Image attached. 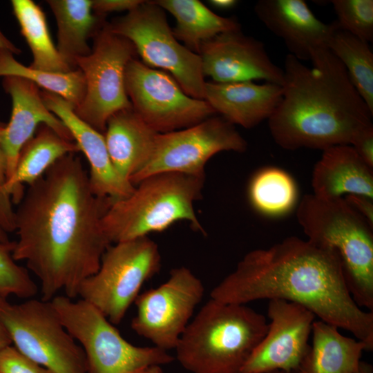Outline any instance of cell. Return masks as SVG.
Here are the masks:
<instances>
[{
	"mask_svg": "<svg viewBox=\"0 0 373 373\" xmlns=\"http://www.w3.org/2000/svg\"><path fill=\"white\" fill-rule=\"evenodd\" d=\"M13 14L32 54L30 68L51 73L73 70L55 46L42 9L32 0H12Z\"/></svg>",
	"mask_w": 373,
	"mask_h": 373,
	"instance_id": "cell-27",
	"label": "cell"
},
{
	"mask_svg": "<svg viewBox=\"0 0 373 373\" xmlns=\"http://www.w3.org/2000/svg\"><path fill=\"white\" fill-rule=\"evenodd\" d=\"M345 202L373 227V199L365 195L350 194L343 197Z\"/></svg>",
	"mask_w": 373,
	"mask_h": 373,
	"instance_id": "cell-37",
	"label": "cell"
},
{
	"mask_svg": "<svg viewBox=\"0 0 373 373\" xmlns=\"http://www.w3.org/2000/svg\"><path fill=\"white\" fill-rule=\"evenodd\" d=\"M79 151L75 141L61 137L46 124H41L22 147L13 174L1 189V200L12 207L11 196L16 202L20 201L23 195V184H32L58 160Z\"/></svg>",
	"mask_w": 373,
	"mask_h": 373,
	"instance_id": "cell-23",
	"label": "cell"
},
{
	"mask_svg": "<svg viewBox=\"0 0 373 373\" xmlns=\"http://www.w3.org/2000/svg\"><path fill=\"white\" fill-rule=\"evenodd\" d=\"M104 133L106 148L114 169L122 180L131 183V179L150 159L157 133L131 107L111 115L107 121Z\"/></svg>",
	"mask_w": 373,
	"mask_h": 373,
	"instance_id": "cell-22",
	"label": "cell"
},
{
	"mask_svg": "<svg viewBox=\"0 0 373 373\" xmlns=\"http://www.w3.org/2000/svg\"><path fill=\"white\" fill-rule=\"evenodd\" d=\"M14 242H0V298L14 295L22 298H32L38 288L28 270L14 260L12 251Z\"/></svg>",
	"mask_w": 373,
	"mask_h": 373,
	"instance_id": "cell-31",
	"label": "cell"
},
{
	"mask_svg": "<svg viewBox=\"0 0 373 373\" xmlns=\"http://www.w3.org/2000/svg\"><path fill=\"white\" fill-rule=\"evenodd\" d=\"M93 38L91 52L75 61L76 68L85 79L86 93L74 111L102 133L111 115L132 107L125 89L124 73L137 52L132 42L113 32L108 22Z\"/></svg>",
	"mask_w": 373,
	"mask_h": 373,
	"instance_id": "cell-11",
	"label": "cell"
},
{
	"mask_svg": "<svg viewBox=\"0 0 373 373\" xmlns=\"http://www.w3.org/2000/svg\"><path fill=\"white\" fill-rule=\"evenodd\" d=\"M57 27V49L73 69L75 61L91 52L88 41L106 22L104 15L95 14L92 0H48Z\"/></svg>",
	"mask_w": 373,
	"mask_h": 373,
	"instance_id": "cell-24",
	"label": "cell"
},
{
	"mask_svg": "<svg viewBox=\"0 0 373 373\" xmlns=\"http://www.w3.org/2000/svg\"><path fill=\"white\" fill-rule=\"evenodd\" d=\"M6 50L14 55H19L21 50L9 40L0 30V50Z\"/></svg>",
	"mask_w": 373,
	"mask_h": 373,
	"instance_id": "cell-38",
	"label": "cell"
},
{
	"mask_svg": "<svg viewBox=\"0 0 373 373\" xmlns=\"http://www.w3.org/2000/svg\"><path fill=\"white\" fill-rule=\"evenodd\" d=\"M135 373H163L161 365H153L148 366Z\"/></svg>",
	"mask_w": 373,
	"mask_h": 373,
	"instance_id": "cell-41",
	"label": "cell"
},
{
	"mask_svg": "<svg viewBox=\"0 0 373 373\" xmlns=\"http://www.w3.org/2000/svg\"><path fill=\"white\" fill-rule=\"evenodd\" d=\"M11 344L12 341L10 335L0 319V351Z\"/></svg>",
	"mask_w": 373,
	"mask_h": 373,
	"instance_id": "cell-40",
	"label": "cell"
},
{
	"mask_svg": "<svg viewBox=\"0 0 373 373\" xmlns=\"http://www.w3.org/2000/svg\"><path fill=\"white\" fill-rule=\"evenodd\" d=\"M351 146L359 157L373 169V126L361 131Z\"/></svg>",
	"mask_w": 373,
	"mask_h": 373,
	"instance_id": "cell-35",
	"label": "cell"
},
{
	"mask_svg": "<svg viewBox=\"0 0 373 373\" xmlns=\"http://www.w3.org/2000/svg\"><path fill=\"white\" fill-rule=\"evenodd\" d=\"M209 3L214 8L220 10H229L234 8L238 3L236 0H211Z\"/></svg>",
	"mask_w": 373,
	"mask_h": 373,
	"instance_id": "cell-39",
	"label": "cell"
},
{
	"mask_svg": "<svg viewBox=\"0 0 373 373\" xmlns=\"http://www.w3.org/2000/svg\"><path fill=\"white\" fill-rule=\"evenodd\" d=\"M109 25L113 32L132 42L144 64L167 71L188 95L204 99L206 81L200 55L178 41L164 10L153 1H144Z\"/></svg>",
	"mask_w": 373,
	"mask_h": 373,
	"instance_id": "cell-10",
	"label": "cell"
},
{
	"mask_svg": "<svg viewBox=\"0 0 373 373\" xmlns=\"http://www.w3.org/2000/svg\"><path fill=\"white\" fill-rule=\"evenodd\" d=\"M204 76L229 83L265 80L282 86L283 69L268 55L264 44L241 29L221 33L204 42L198 53Z\"/></svg>",
	"mask_w": 373,
	"mask_h": 373,
	"instance_id": "cell-16",
	"label": "cell"
},
{
	"mask_svg": "<svg viewBox=\"0 0 373 373\" xmlns=\"http://www.w3.org/2000/svg\"><path fill=\"white\" fill-rule=\"evenodd\" d=\"M124 86L134 112L156 133L185 128L216 114L206 100L188 95L168 73L135 58L126 67Z\"/></svg>",
	"mask_w": 373,
	"mask_h": 373,
	"instance_id": "cell-12",
	"label": "cell"
},
{
	"mask_svg": "<svg viewBox=\"0 0 373 373\" xmlns=\"http://www.w3.org/2000/svg\"><path fill=\"white\" fill-rule=\"evenodd\" d=\"M0 242L3 244H9V241L6 233L0 228Z\"/></svg>",
	"mask_w": 373,
	"mask_h": 373,
	"instance_id": "cell-43",
	"label": "cell"
},
{
	"mask_svg": "<svg viewBox=\"0 0 373 373\" xmlns=\"http://www.w3.org/2000/svg\"><path fill=\"white\" fill-rule=\"evenodd\" d=\"M259 20L282 39L290 55L310 61L313 51L327 48L334 22L318 19L303 0H260L254 6Z\"/></svg>",
	"mask_w": 373,
	"mask_h": 373,
	"instance_id": "cell-19",
	"label": "cell"
},
{
	"mask_svg": "<svg viewBox=\"0 0 373 373\" xmlns=\"http://www.w3.org/2000/svg\"><path fill=\"white\" fill-rule=\"evenodd\" d=\"M41 95L47 108L67 127L90 165L89 182L93 192L113 201L124 198L135 186L122 180L110 159L104 135L81 119L74 106L60 96L46 90Z\"/></svg>",
	"mask_w": 373,
	"mask_h": 373,
	"instance_id": "cell-18",
	"label": "cell"
},
{
	"mask_svg": "<svg viewBox=\"0 0 373 373\" xmlns=\"http://www.w3.org/2000/svg\"><path fill=\"white\" fill-rule=\"evenodd\" d=\"M327 48L345 66L362 99L373 113V53L369 43L341 29L336 20Z\"/></svg>",
	"mask_w": 373,
	"mask_h": 373,
	"instance_id": "cell-28",
	"label": "cell"
},
{
	"mask_svg": "<svg viewBox=\"0 0 373 373\" xmlns=\"http://www.w3.org/2000/svg\"><path fill=\"white\" fill-rule=\"evenodd\" d=\"M338 26L367 43L373 40L372 0H332Z\"/></svg>",
	"mask_w": 373,
	"mask_h": 373,
	"instance_id": "cell-32",
	"label": "cell"
},
{
	"mask_svg": "<svg viewBox=\"0 0 373 373\" xmlns=\"http://www.w3.org/2000/svg\"><path fill=\"white\" fill-rule=\"evenodd\" d=\"M0 373L51 372L10 345L0 351Z\"/></svg>",
	"mask_w": 373,
	"mask_h": 373,
	"instance_id": "cell-33",
	"label": "cell"
},
{
	"mask_svg": "<svg viewBox=\"0 0 373 373\" xmlns=\"http://www.w3.org/2000/svg\"><path fill=\"white\" fill-rule=\"evenodd\" d=\"M296 217L308 240L337 254L354 302L372 312L373 227L343 198L305 195Z\"/></svg>",
	"mask_w": 373,
	"mask_h": 373,
	"instance_id": "cell-6",
	"label": "cell"
},
{
	"mask_svg": "<svg viewBox=\"0 0 373 373\" xmlns=\"http://www.w3.org/2000/svg\"><path fill=\"white\" fill-rule=\"evenodd\" d=\"M6 124L0 122V191L6 179V157L2 144V137ZM15 211L12 207L6 205L0 195V227H10L14 221Z\"/></svg>",
	"mask_w": 373,
	"mask_h": 373,
	"instance_id": "cell-34",
	"label": "cell"
},
{
	"mask_svg": "<svg viewBox=\"0 0 373 373\" xmlns=\"http://www.w3.org/2000/svg\"><path fill=\"white\" fill-rule=\"evenodd\" d=\"M160 265L158 246L148 236L114 243L103 254L98 270L82 283L78 297L119 324Z\"/></svg>",
	"mask_w": 373,
	"mask_h": 373,
	"instance_id": "cell-8",
	"label": "cell"
},
{
	"mask_svg": "<svg viewBox=\"0 0 373 373\" xmlns=\"http://www.w3.org/2000/svg\"><path fill=\"white\" fill-rule=\"evenodd\" d=\"M210 296L242 305L262 299L294 302L351 332L367 351L373 349V312L354 302L337 254L307 239L291 236L248 252Z\"/></svg>",
	"mask_w": 373,
	"mask_h": 373,
	"instance_id": "cell-2",
	"label": "cell"
},
{
	"mask_svg": "<svg viewBox=\"0 0 373 373\" xmlns=\"http://www.w3.org/2000/svg\"><path fill=\"white\" fill-rule=\"evenodd\" d=\"M355 373H373V367L370 363L361 361L358 370Z\"/></svg>",
	"mask_w": 373,
	"mask_h": 373,
	"instance_id": "cell-42",
	"label": "cell"
},
{
	"mask_svg": "<svg viewBox=\"0 0 373 373\" xmlns=\"http://www.w3.org/2000/svg\"><path fill=\"white\" fill-rule=\"evenodd\" d=\"M310 61L312 68L286 56L282 99L268 119L271 135L290 151L351 145L361 131L373 126V113L327 48L313 51Z\"/></svg>",
	"mask_w": 373,
	"mask_h": 373,
	"instance_id": "cell-3",
	"label": "cell"
},
{
	"mask_svg": "<svg viewBox=\"0 0 373 373\" xmlns=\"http://www.w3.org/2000/svg\"><path fill=\"white\" fill-rule=\"evenodd\" d=\"M143 2L142 0H92V9L95 14L106 16L112 12H128Z\"/></svg>",
	"mask_w": 373,
	"mask_h": 373,
	"instance_id": "cell-36",
	"label": "cell"
},
{
	"mask_svg": "<svg viewBox=\"0 0 373 373\" xmlns=\"http://www.w3.org/2000/svg\"><path fill=\"white\" fill-rule=\"evenodd\" d=\"M236 373H246V372L238 371V372H237ZM255 373H298V372H287V371H283V370H274V371L255 372Z\"/></svg>",
	"mask_w": 373,
	"mask_h": 373,
	"instance_id": "cell-44",
	"label": "cell"
},
{
	"mask_svg": "<svg viewBox=\"0 0 373 373\" xmlns=\"http://www.w3.org/2000/svg\"><path fill=\"white\" fill-rule=\"evenodd\" d=\"M252 207L260 213L279 217L289 213L298 200V189L292 177L277 167H265L252 177L248 187Z\"/></svg>",
	"mask_w": 373,
	"mask_h": 373,
	"instance_id": "cell-29",
	"label": "cell"
},
{
	"mask_svg": "<svg viewBox=\"0 0 373 373\" xmlns=\"http://www.w3.org/2000/svg\"><path fill=\"white\" fill-rule=\"evenodd\" d=\"M321 320L313 323L312 343L298 373H355L366 345Z\"/></svg>",
	"mask_w": 373,
	"mask_h": 373,
	"instance_id": "cell-25",
	"label": "cell"
},
{
	"mask_svg": "<svg viewBox=\"0 0 373 373\" xmlns=\"http://www.w3.org/2000/svg\"><path fill=\"white\" fill-rule=\"evenodd\" d=\"M16 76L35 83L44 90L55 93L72 104L75 108L83 100L86 82L79 69L68 73H51L34 69L17 61L14 54L0 50V77Z\"/></svg>",
	"mask_w": 373,
	"mask_h": 373,
	"instance_id": "cell-30",
	"label": "cell"
},
{
	"mask_svg": "<svg viewBox=\"0 0 373 373\" xmlns=\"http://www.w3.org/2000/svg\"><path fill=\"white\" fill-rule=\"evenodd\" d=\"M176 20L173 33L188 49L199 53L201 45L216 36L241 29L235 17L216 15L198 0L153 1Z\"/></svg>",
	"mask_w": 373,
	"mask_h": 373,
	"instance_id": "cell-26",
	"label": "cell"
},
{
	"mask_svg": "<svg viewBox=\"0 0 373 373\" xmlns=\"http://www.w3.org/2000/svg\"><path fill=\"white\" fill-rule=\"evenodd\" d=\"M266 334L240 372H298L309 349L315 315L304 306L283 299L269 300Z\"/></svg>",
	"mask_w": 373,
	"mask_h": 373,
	"instance_id": "cell-15",
	"label": "cell"
},
{
	"mask_svg": "<svg viewBox=\"0 0 373 373\" xmlns=\"http://www.w3.org/2000/svg\"><path fill=\"white\" fill-rule=\"evenodd\" d=\"M204 176L178 173L150 175L135 186L127 197L113 201L102 221L111 243L148 236L178 221H188L203 232L194 202L201 197Z\"/></svg>",
	"mask_w": 373,
	"mask_h": 373,
	"instance_id": "cell-5",
	"label": "cell"
},
{
	"mask_svg": "<svg viewBox=\"0 0 373 373\" xmlns=\"http://www.w3.org/2000/svg\"><path fill=\"white\" fill-rule=\"evenodd\" d=\"M267 328L265 317L246 305L210 298L180 336L176 358L191 373H236Z\"/></svg>",
	"mask_w": 373,
	"mask_h": 373,
	"instance_id": "cell-4",
	"label": "cell"
},
{
	"mask_svg": "<svg viewBox=\"0 0 373 373\" xmlns=\"http://www.w3.org/2000/svg\"><path fill=\"white\" fill-rule=\"evenodd\" d=\"M2 86L12 99V112L6 124L2 144L6 157V179L13 174L19 153L41 124H46L61 137L73 138L65 124L45 105L39 87L16 76L3 77Z\"/></svg>",
	"mask_w": 373,
	"mask_h": 373,
	"instance_id": "cell-17",
	"label": "cell"
},
{
	"mask_svg": "<svg viewBox=\"0 0 373 373\" xmlns=\"http://www.w3.org/2000/svg\"><path fill=\"white\" fill-rule=\"evenodd\" d=\"M204 294L202 281L189 269L175 268L163 284L137 296L131 328L157 347L175 349Z\"/></svg>",
	"mask_w": 373,
	"mask_h": 373,
	"instance_id": "cell-14",
	"label": "cell"
},
{
	"mask_svg": "<svg viewBox=\"0 0 373 373\" xmlns=\"http://www.w3.org/2000/svg\"><path fill=\"white\" fill-rule=\"evenodd\" d=\"M247 148L233 124L221 116H211L184 129L157 133L150 159L130 182L135 186L160 173L204 176V166L212 156L222 151L243 153Z\"/></svg>",
	"mask_w": 373,
	"mask_h": 373,
	"instance_id": "cell-13",
	"label": "cell"
},
{
	"mask_svg": "<svg viewBox=\"0 0 373 373\" xmlns=\"http://www.w3.org/2000/svg\"><path fill=\"white\" fill-rule=\"evenodd\" d=\"M0 319L14 346L51 373H88L82 348L50 301L32 298L12 303L0 298Z\"/></svg>",
	"mask_w": 373,
	"mask_h": 373,
	"instance_id": "cell-9",
	"label": "cell"
},
{
	"mask_svg": "<svg viewBox=\"0 0 373 373\" xmlns=\"http://www.w3.org/2000/svg\"><path fill=\"white\" fill-rule=\"evenodd\" d=\"M113 202L93 192L75 153L28 185L15 211L12 255L38 278L41 299L50 301L60 291L78 297L82 283L98 270L111 245L102 221Z\"/></svg>",
	"mask_w": 373,
	"mask_h": 373,
	"instance_id": "cell-1",
	"label": "cell"
},
{
	"mask_svg": "<svg viewBox=\"0 0 373 373\" xmlns=\"http://www.w3.org/2000/svg\"><path fill=\"white\" fill-rule=\"evenodd\" d=\"M313 194L324 199L355 194L373 199V169L351 145H336L323 151L314 166Z\"/></svg>",
	"mask_w": 373,
	"mask_h": 373,
	"instance_id": "cell-21",
	"label": "cell"
},
{
	"mask_svg": "<svg viewBox=\"0 0 373 373\" xmlns=\"http://www.w3.org/2000/svg\"><path fill=\"white\" fill-rule=\"evenodd\" d=\"M283 96L282 86L254 82H206L205 98L216 113L232 124L251 128L272 115Z\"/></svg>",
	"mask_w": 373,
	"mask_h": 373,
	"instance_id": "cell-20",
	"label": "cell"
},
{
	"mask_svg": "<svg viewBox=\"0 0 373 373\" xmlns=\"http://www.w3.org/2000/svg\"><path fill=\"white\" fill-rule=\"evenodd\" d=\"M50 301L63 325L82 348L88 373H135L174 360L167 351L155 346L139 347L127 341L86 300L57 295Z\"/></svg>",
	"mask_w": 373,
	"mask_h": 373,
	"instance_id": "cell-7",
	"label": "cell"
}]
</instances>
